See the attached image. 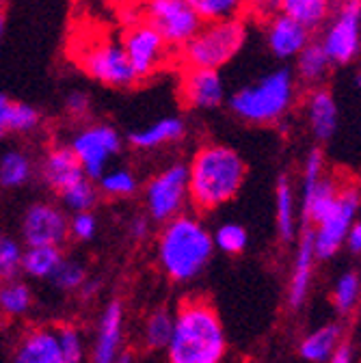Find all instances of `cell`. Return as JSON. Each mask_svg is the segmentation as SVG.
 Wrapping results in <instances>:
<instances>
[{
	"label": "cell",
	"mask_w": 361,
	"mask_h": 363,
	"mask_svg": "<svg viewBox=\"0 0 361 363\" xmlns=\"http://www.w3.org/2000/svg\"><path fill=\"white\" fill-rule=\"evenodd\" d=\"M228 337L216 309L201 296H189L173 311L167 344L169 363H223Z\"/></svg>",
	"instance_id": "cell-1"
},
{
	"label": "cell",
	"mask_w": 361,
	"mask_h": 363,
	"mask_svg": "<svg viewBox=\"0 0 361 363\" xmlns=\"http://www.w3.org/2000/svg\"><path fill=\"white\" fill-rule=\"evenodd\" d=\"M247 167L243 156L228 147L210 143L195 152L189 167V195L195 208L214 210L232 201L245 184Z\"/></svg>",
	"instance_id": "cell-2"
},
{
	"label": "cell",
	"mask_w": 361,
	"mask_h": 363,
	"mask_svg": "<svg viewBox=\"0 0 361 363\" xmlns=\"http://www.w3.org/2000/svg\"><path fill=\"white\" fill-rule=\"evenodd\" d=\"M214 251L212 234L206 225L191 216L179 214L165 223L158 236V264L171 281L187 284L208 266Z\"/></svg>",
	"instance_id": "cell-3"
},
{
	"label": "cell",
	"mask_w": 361,
	"mask_h": 363,
	"mask_svg": "<svg viewBox=\"0 0 361 363\" xmlns=\"http://www.w3.org/2000/svg\"><path fill=\"white\" fill-rule=\"evenodd\" d=\"M292 102L294 78L288 69H277L238 89L230 100V108L249 123H273L290 111Z\"/></svg>",
	"instance_id": "cell-4"
},
{
	"label": "cell",
	"mask_w": 361,
	"mask_h": 363,
	"mask_svg": "<svg viewBox=\"0 0 361 363\" xmlns=\"http://www.w3.org/2000/svg\"><path fill=\"white\" fill-rule=\"evenodd\" d=\"M247 41V26L243 20L210 22L199 28V33L177 50L182 67H204L216 69L230 63Z\"/></svg>",
	"instance_id": "cell-5"
},
{
	"label": "cell",
	"mask_w": 361,
	"mask_h": 363,
	"mask_svg": "<svg viewBox=\"0 0 361 363\" xmlns=\"http://www.w3.org/2000/svg\"><path fill=\"white\" fill-rule=\"evenodd\" d=\"M141 18L173 50H182L204 26L187 0H148L141 7Z\"/></svg>",
	"instance_id": "cell-6"
},
{
	"label": "cell",
	"mask_w": 361,
	"mask_h": 363,
	"mask_svg": "<svg viewBox=\"0 0 361 363\" xmlns=\"http://www.w3.org/2000/svg\"><path fill=\"white\" fill-rule=\"evenodd\" d=\"M78 63L89 78L113 89H126L139 82L123 52L121 41H113L109 37L84 43L78 52Z\"/></svg>",
	"instance_id": "cell-7"
},
{
	"label": "cell",
	"mask_w": 361,
	"mask_h": 363,
	"mask_svg": "<svg viewBox=\"0 0 361 363\" xmlns=\"http://www.w3.org/2000/svg\"><path fill=\"white\" fill-rule=\"evenodd\" d=\"M189 199V167L182 162L162 169L145 186V208L156 223H169L179 216Z\"/></svg>",
	"instance_id": "cell-8"
},
{
	"label": "cell",
	"mask_w": 361,
	"mask_h": 363,
	"mask_svg": "<svg viewBox=\"0 0 361 363\" xmlns=\"http://www.w3.org/2000/svg\"><path fill=\"white\" fill-rule=\"evenodd\" d=\"M70 150L78 158L89 179H100L121 150V136L106 123H94L74 134Z\"/></svg>",
	"instance_id": "cell-9"
},
{
	"label": "cell",
	"mask_w": 361,
	"mask_h": 363,
	"mask_svg": "<svg viewBox=\"0 0 361 363\" xmlns=\"http://www.w3.org/2000/svg\"><path fill=\"white\" fill-rule=\"evenodd\" d=\"M361 203V193L357 186H340L335 203L329 212L316 223L313 230V249L316 257H331L346 240L350 227Z\"/></svg>",
	"instance_id": "cell-10"
},
{
	"label": "cell",
	"mask_w": 361,
	"mask_h": 363,
	"mask_svg": "<svg viewBox=\"0 0 361 363\" xmlns=\"http://www.w3.org/2000/svg\"><path fill=\"white\" fill-rule=\"evenodd\" d=\"M119 41L123 45V52L134 69L137 80H148L156 76L171 61V48L145 22L126 26Z\"/></svg>",
	"instance_id": "cell-11"
},
{
	"label": "cell",
	"mask_w": 361,
	"mask_h": 363,
	"mask_svg": "<svg viewBox=\"0 0 361 363\" xmlns=\"http://www.w3.org/2000/svg\"><path fill=\"white\" fill-rule=\"evenodd\" d=\"M361 43V0H344L335 20L325 33L323 48L331 63H348Z\"/></svg>",
	"instance_id": "cell-12"
},
{
	"label": "cell",
	"mask_w": 361,
	"mask_h": 363,
	"mask_svg": "<svg viewBox=\"0 0 361 363\" xmlns=\"http://www.w3.org/2000/svg\"><path fill=\"white\" fill-rule=\"evenodd\" d=\"M70 236V220L52 203H35L22 218V238L28 247H61Z\"/></svg>",
	"instance_id": "cell-13"
},
{
	"label": "cell",
	"mask_w": 361,
	"mask_h": 363,
	"mask_svg": "<svg viewBox=\"0 0 361 363\" xmlns=\"http://www.w3.org/2000/svg\"><path fill=\"white\" fill-rule=\"evenodd\" d=\"M177 94L187 108L208 111L221 106L225 100V84L216 69L182 67Z\"/></svg>",
	"instance_id": "cell-14"
},
{
	"label": "cell",
	"mask_w": 361,
	"mask_h": 363,
	"mask_svg": "<svg viewBox=\"0 0 361 363\" xmlns=\"http://www.w3.org/2000/svg\"><path fill=\"white\" fill-rule=\"evenodd\" d=\"M121 342H123V303L115 298L102 311L94 352H91V363H115V359L121 354Z\"/></svg>",
	"instance_id": "cell-15"
},
{
	"label": "cell",
	"mask_w": 361,
	"mask_h": 363,
	"mask_svg": "<svg viewBox=\"0 0 361 363\" xmlns=\"http://www.w3.org/2000/svg\"><path fill=\"white\" fill-rule=\"evenodd\" d=\"M11 363H65L55 329H28L16 344Z\"/></svg>",
	"instance_id": "cell-16"
},
{
	"label": "cell",
	"mask_w": 361,
	"mask_h": 363,
	"mask_svg": "<svg viewBox=\"0 0 361 363\" xmlns=\"http://www.w3.org/2000/svg\"><path fill=\"white\" fill-rule=\"evenodd\" d=\"M41 177L52 191H57L61 195L65 189H70L72 184H76V182H80L87 175H84L78 158L70 150V145H57L43 156Z\"/></svg>",
	"instance_id": "cell-17"
},
{
	"label": "cell",
	"mask_w": 361,
	"mask_h": 363,
	"mask_svg": "<svg viewBox=\"0 0 361 363\" xmlns=\"http://www.w3.org/2000/svg\"><path fill=\"white\" fill-rule=\"evenodd\" d=\"M266 41L268 48L277 59H292L299 57L301 50L309 43V30L294 22L292 18L279 13L268 22L266 30Z\"/></svg>",
	"instance_id": "cell-18"
},
{
	"label": "cell",
	"mask_w": 361,
	"mask_h": 363,
	"mask_svg": "<svg viewBox=\"0 0 361 363\" xmlns=\"http://www.w3.org/2000/svg\"><path fill=\"white\" fill-rule=\"evenodd\" d=\"M184 134V121L179 117H162L141 130L130 132L128 141L137 150H156L177 141Z\"/></svg>",
	"instance_id": "cell-19"
},
{
	"label": "cell",
	"mask_w": 361,
	"mask_h": 363,
	"mask_svg": "<svg viewBox=\"0 0 361 363\" xmlns=\"http://www.w3.org/2000/svg\"><path fill=\"white\" fill-rule=\"evenodd\" d=\"M313 259H316V249H313V232L305 227L303 238L299 242L296 259H294V270H292V281H290V303L299 307L309 290L311 284V272H313Z\"/></svg>",
	"instance_id": "cell-20"
},
{
	"label": "cell",
	"mask_w": 361,
	"mask_h": 363,
	"mask_svg": "<svg viewBox=\"0 0 361 363\" xmlns=\"http://www.w3.org/2000/svg\"><path fill=\"white\" fill-rule=\"evenodd\" d=\"M307 121L318 139H329L338 125V106L327 89H316L307 100Z\"/></svg>",
	"instance_id": "cell-21"
},
{
	"label": "cell",
	"mask_w": 361,
	"mask_h": 363,
	"mask_svg": "<svg viewBox=\"0 0 361 363\" xmlns=\"http://www.w3.org/2000/svg\"><path fill=\"white\" fill-rule=\"evenodd\" d=\"M340 337H342V331L338 325H325L321 329H316L301 342L303 359H307L311 363L331 361V357L340 348Z\"/></svg>",
	"instance_id": "cell-22"
},
{
	"label": "cell",
	"mask_w": 361,
	"mask_h": 363,
	"mask_svg": "<svg viewBox=\"0 0 361 363\" xmlns=\"http://www.w3.org/2000/svg\"><path fill=\"white\" fill-rule=\"evenodd\" d=\"M338 193H340V186H338V182L331 179V177L321 179L311 191L303 193V216H305V223H313V225L318 223L329 212V208L335 203Z\"/></svg>",
	"instance_id": "cell-23"
},
{
	"label": "cell",
	"mask_w": 361,
	"mask_h": 363,
	"mask_svg": "<svg viewBox=\"0 0 361 363\" xmlns=\"http://www.w3.org/2000/svg\"><path fill=\"white\" fill-rule=\"evenodd\" d=\"M41 115L37 108L13 102L7 96L0 94V132L13 130V132H30L39 125Z\"/></svg>",
	"instance_id": "cell-24"
},
{
	"label": "cell",
	"mask_w": 361,
	"mask_h": 363,
	"mask_svg": "<svg viewBox=\"0 0 361 363\" xmlns=\"http://www.w3.org/2000/svg\"><path fill=\"white\" fill-rule=\"evenodd\" d=\"M331 11V0H282V13L305 26L318 28Z\"/></svg>",
	"instance_id": "cell-25"
},
{
	"label": "cell",
	"mask_w": 361,
	"mask_h": 363,
	"mask_svg": "<svg viewBox=\"0 0 361 363\" xmlns=\"http://www.w3.org/2000/svg\"><path fill=\"white\" fill-rule=\"evenodd\" d=\"M61 259L59 247H28L22 255V270L35 279H52Z\"/></svg>",
	"instance_id": "cell-26"
},
{
	"label": "cell",
	"mask_w": 361,
	"mask_h": 363,
	"mask_svg": "<svg viewBox=\"0 0 361 363\" xmlns=\"http://www.w3.org/2000/svg\"><path fill=\"white\" fill-rule=\"evenodd\" d=\"M204 24L240 20L247 13V0H187Z\"/></svg>",
	"instance_id": "cell-27"
},
{
	"label": "cell",
	"mask_w": 361,
	"mask_h": 363,
	"mask_svg": "<svg viewBox=\"0 0 361 363\" xmlns=\"http://www.w3.org/2000/svg\"><path fill=\"white\" fill-rule=\"evenodd\" d=\"M33 175V162L24 152L9 150L0 156V184L5 189L22 186Z\"/></svg>",
	"instance_id": "cell-28"
},
{
	"label": "cell",
	"mask_w": 361,
	"mask_h": 363,
	"mask_svg": "<svg viewBox=\"0 0 361 363\" xmlns=\"http://www.w3.org/2000/svg\"><path fill=\"white\" fill-rule=\"evenodd\" d=\"M329 65H331V59L325 52L323 43H307L299 55V67L296 69L305 82L316 84L327 76Z\"/></svg>",
	"instance_id": "cell-29"
},
{
	"label": "cell",
	"mask_w": 361,
	"mask_h": 363,
	"mask_svg": "<svg viewBox=\"0 0 361 363\" xmlns=\"http://www.w3.org/2000/svg\"><path fill=\"white\" fill-rule=\"evenodd\" d=\"M33 305V294L26 284L9 279L0 284V313L7 318L24 315Z\"/></svg>",
	"instance_id": "cell-30"
},
{
	"label": "cell",
	"mask_w": 361,
	"mask_h": 363,
	"mask_svg": "<svg viewBox=\"0 0 361 363\" xmlns=\"http://www.w3.org/2000/svg\"><path fill=\"white\" fill-rule=\"evenodd\" d=\"M173 331V313L167 309H156L150 313L143 327V340L148 348H167Z\"/></svg>",
	"instance_id": "cell-31"
},
{
	"label": "cell",
	"mask_w": 361,
	"mask_h": 363,
	"mask_svg": "<svg viewBox=\"0 0 361 363\" xmlns=\"http://www.w3.org/2000/svg\"><path fill=\"white\" fill-rule=\"evenodd\" d=\"M275 206H277V210H275L277 230L286 240H290L294 234V193H292V186L288 184L286 177H282L277 182Z\"/></svg>",
	"instance_id": "cell-32"
},
{
	"label": "cell",
	"mask_w": 361,
	"mask_h": 363,
	"mask_svg": "<svg viewBox=\"0 0 361 363\" xmlns=\"http://www.w3.org/2000/svg\"><path fill=\"white\" fill-rule=\"evenodd\" d=\"M61 199L65 203V208H70L74 214L76 212H91V208L98 201V191L94 186V182L89 177H82L76 184H72L70 189H65L61 193Z\"/></svg>",
	"instance_id": "cell-33"
},
{
	"label": "cell",
	"mask_w": 361,
	"mask_h": 363,
	"mask_svg": "<svg viewBox=\"0 0 361 363\" xmlns=\"http://www.w3.org/2000/svg\"><path fill=\"white\" fill-rule=\"evenodd\" d=\"M100 191L109 197H130L137 193V177L130 169H111L100 179Z\"/></svg>",
	"instance_id": "cell-34"
},
{
	"label": "cell",
	"mask_w": 361,
	"mask_h": 363,
	"mask_svg": "<svg viewBox=\"0 0 361 363\" xmlns=\"http://www.w3.org/2000/svg\"><path fill=\"white\" fill-rule=\"evenodd\" d=\"M55 333H57V340H59L63 361L65 363H82V359H84V340H82V333L78 331V327L65 323V325L55 327Z\"/></svg>",
	"instance_id": "cell-35"
},
{
	"label": "cell",
	"mask_w": 361,
	"mask_h": 363,
	"mask_svg": "<svg viewBox=\"0 0 361 363\" xmlns=\"http://www.w3.org/2000/svg\"><path fill=\"white\" fill-rule=\"evenodd\" d=\"M214 240V247L221 249L223 253H230V255H236L240 251H245L247 242H249V236H247V230L238 223H223L218 230L214 232L212 236Z\"/></svg>",
	"instance_id": "cell-36"
},
{
	"label": "cell",
	"mask_w": 361,
	"mask_h": 363,
	"mask_svg": "<svg viewBox=\"0 0 361 363\" xmlns=\"http://www.w3.org/2000/svg\"><path fill=\"white\" fill-rule=\"evenodd\" d=\"M22 247L9 236H0V281L16 279L22 270Z\"/></svg>",
	"instance_id": "cell-37"
},
{
	"label": "cell",
	"mask_w": 361,
	"mask_h": 363,
	"mask_svg": "<svg viewBox=\"0 0 361 363\" xmlns=\"http://www.w3.org/2000/svg\"><path fill=\"white\" fill-rule=\"evenodd\" d=\"M52 281L57 288L61 290H78L87 284V272L78 262H70V259H61L59 268L55 270Z\"/></svg>",
	"instance_id": "cell-38"
},
{
	"label": "cell",
	"mask_w": 361,
	"mask_h": 363,
	"mask_svg": "<svg viewBox=\"0 0 361 363\" xmlns=\"http://www.w3.org/2000/svg\"><path fill=\"white\" fill-rule=\"evenodd\" d=\"M359 298V279L352 272L348 275H342L340 281L335 284V290H333V303L340 311H350L355 307Z\"/></svg>",
	"instance_id": "cell-39"
},
{
	"label": "cell",
	"mask_w": 361,
	"mask_h": 363,
	"mask_svg": "<svg viewBox=\"0 0 361 363\" xmlns=\"http://www.w3.org/2000/svg\"><path fill=\"white\" fill-rule=\"evenodd\" d=\"M96 230H98V220L91 212H76L70 220V234L76 238V240H91L96 236Z\"/></svg>",
	"instance_id": "cell-40"
},
{
	"label": "cell",
	"mask_w": 361,
	"mask_h": 363,
	"mask_svg": "<svg viewBox=\"0 0 361 363\" xmlns=\"http://www.w3.org/2000/svg\"><path fill=\"white\" fill-rule=\"evenodd\" d=\"M247 11L257 20H273L282 13V0H247Z\"/></svg>",
	"instance_id": "cell-41"
},
{
	"label": "cell",
	"mask_w": 361,
	"mask_h": 363,
	"mask_svg": "<svg viewBox=\"0 0 361 363\" xmlns=\"http://www.w3.org/2000/svg\"><path fill=\"white\" fill-rule=\"evenodd\" d=\"M65 108L74 117H84L89 108H91V98H89V94H84V91H72L65 100Z\"/></svg>",
	"instance_id": "cell-42"
},
{
	"label": "cell",
	"mask_w": 361,
	"mask_h": 363,
	"mask_svg": "<svg viewBox=\"0 0 361 363\" xmlns=\"http://www.w3.org/2000/svg\"><path fill=\"white\" fill-rule=\"evenodd\" d=\"M346 242L352 251H361V220H355L352 227H350V232L346 236Z\"/></svg>",
	"instance_id": "cell-43"
},
{
	"label": "cell",
	"mask_w": 361,
	"mask_h": 363,
	"mask_svg": "<svg viewBox=\"0 0 361 363\" xmlns=\"http://www.w3.org/2000/svg\"><path fill=\"white\" fill-rule=\"evenodd\" d=\"M329 363H352V357H350V348L348 346H340L335 350V354L331 357Z\"/></svg>",
	"instance_id": "cell-44"
},
{
	"label": "cell",
	"mask_w": 361,
	"mask_h": 363,
	"mask_svg": "<svg viewBox=\"0 0 361 363\" xmlns=\"http://www.w3.org/2000/svg\"><path fill=\"white\" fill-rule=\"evenodd\" d=\"M132 234L134 238H145L148 236V220L145 218H137L132 223Z\"/></svg>",
	"instance_id": "cell-45"
},
{
	"label": "cell",
	"mask_w": 361,
	"mask_h": 363,
	"mask_svg": "<svg viewBox=\"0 0 361 363\" xmlns=\"http://www.w3.org/2000/svg\"><path fill=\"white\" fill-rule=\"evenodd\" d=\"M115 3H119L121 7H143L148 0H115Z\"/></svg>",
	"instance_id": "cell-46"
},
{
	"label": "cell",
	"mask_w": 361,
	"mask_h": 363,
	"mask_svg": "<svg viewBox=\"0 0 361 363\" xmlns=\"http://www.w3.org/2000/svg\"><path fill=\"white\" fill-rule=\"evenodd\" d=\"M5 30H7V18H5V13H3V11H0V39H3Z\"/></svg>",
	"instance_id": "cell-47"
},
{
	"label": "cell",
	"mask_w": 361,
	"mask_h": 363,
	"mask_svg": "<svg viewBox=\"0 0 361 363\" xmlns=\"http://www.w3.org/2000/svg\"><path fill=\"white\" fill-rule=\"evenodd\" d=\"M115 363H132V357H130V354H126V352H121V354L115 359Z\"/></svg>",
	"instance_id": "cell-48"
},
{
	"label": "cell",
	"mask_w": 361,
	"mask_h": 363,
	"mask_svg": "<svg viewBox=\"0 0 361 363\" xmlns=\"http://www.w3.org/2000/svg\"><path fill=\"white\" fill-rule=\"evenodd\" d=\"M359 84H361V78H359Z\"/></svg>",
	"instance_id": "cell-49"
},
{
	"label": "cell",
	"mask_w": 361,
	"mask_h": 363,
	"mask_svg": "<svg viewBox=\"0 0 361 363\" xmlns=\"http://www.w3.org/2000/svg\"><path fill=\"white\" fill-rule=\"evenodd\" d=\"M0 134H3V132H0Z\"/></svg>",
	"instance_id": "cell-50"
}]
</instances>
